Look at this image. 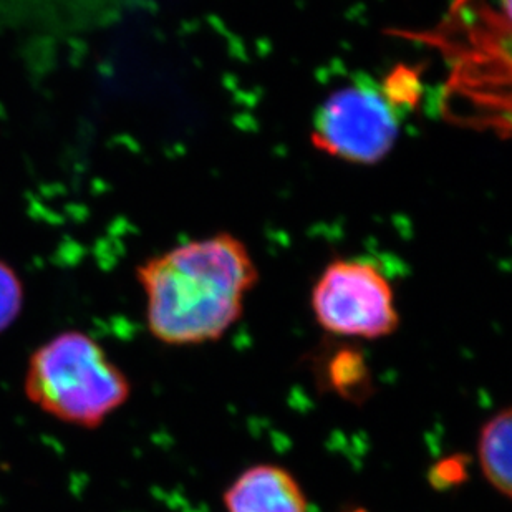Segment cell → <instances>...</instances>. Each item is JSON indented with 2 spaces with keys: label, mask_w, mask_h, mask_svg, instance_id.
I'll list each match as a JSON object with an SVG mask.
<instances>
[{
  "label": "cell",
  "mask_w": 512,
  "mask_h": 512,
  "mask_svg": "<svg viewBox=\"0 0 512 512\" xmlns=\"http://www.w3.org/2000/svg\"><path fill=\"white\" fill-rule=\"evenodd\" d=\"M136 277L151 335L165 345L193 347L218 342L239 322L259 271L241 239L218 232L146 259Z\"/></svg>",
  "instance_id": "6da1fadb"
},
{
  "label": "cell",
  "mask_w": 512,
  "mask_h": 512,
  "mask_svg": "<svg viewBox=\"0 0 512 512\" xmlns=\"http://www.w3.org/2000/svg\"><path fill=\"white\" fill-rule=\"evenodd\" d=\"M25 395L68 425L95 428L125 405L130 380L90 335L68 330L40 345L25 370Z\"/></svg>",
  "instance_id": "7a4b0ae2"
},
{
  "label": "cell",
  "mask_w": 512,
  "mask_h": 512,
  "mask_svg": "<svg viewBox=\"0 0 512 512\" xmlns=\"http://www.w3.org/2000/svg\"><path fill=\"white\" fill-rule=\"evenodd\" d=\"M405 103L397 87L370 78L343 85L315 113L312 143L337 160L377 165L398 141Z\"/></svg>",
  "instance_id": "3957f363"
},
{
  "label": "cell",
  "mask_w": 512,
  "mask_h": 512,
  "mask_svg": "<svg viewBox=\"0 0 512 512\" xmlns=\"http://www.w3.org/2000/svg\"><path fill=\"white\" fill-rule=\"evenodd\" d=\"M310 304L317 324L340 339H387L400 327L392 284L365 259L330 261L315 281Z\"/></svg>",
  "instance_id": "277c9868"
},
{
  "label": "cell",
  "mask_w": 512,
  "mask_h": 512,
  "mask_svg": "<svg viewBox=\"0 0 512 512\" xmlns=\"http://www.w3.org/2000/svg\"><path fill=\"white\" fill-rule=\"evenodd\" d=\"M226 512H309L304 489L289 469L254 464L223 494Z\"/></svg>",
  "instance_id": "5b68a950"
},
{
  "label": "cell",
  "mask_w": 512,
  "mask_h": 512,
  "mask_svg": "<svg viewBox=\"0 0 512 512\" xmlns=\"http://www.w3.org/2000/svg\"><path fill=\"white\" fill-rule=\"evenodd\" d=\"M320 357L319 380L327 392L355 405H362L372 395V370L362 348L340 343Z\"/></svg>",
  "instance_id": "8992f818"
},
{
  "label": "cell",
  "mask_w": 512,
  "mask_h": 512,
  "mask_svg": "<svg viewBox=\"0 0 512 512\" xmlns=\"http://www.w3.org/2000/svg\"><path fill=\"white\" fill-rule=\"evenodd\" d=\"M512 410L494 413L479 430L478 463L484 478L501 496L512 494Z\"/></svg>",
  "instance_id": "52a82bcc"
},
{
  "label": "cell",
  "mask_w": 512,
  "mask_h": 512,
  "mask_svg": "<svg viewBox=\"0 0 512 512\" xmlns=\"http://www.w3.org/2000/svg\"><path fill=\"white\" fill-rule=\"evenodd\" d=\"M24 305V287L7 262L0 261V334L9 329Z\"/></svg>",
  "instance_id": "ba28073f"
},
{
  "label": "cell",
  "mask_w": 512,
  "mask_h": 512,
  "mask_svg": "<svg viewBox=\"0 0 512 512\" xmlns=\"http://www.w3.org/2000/svg\"><path fill=\"white\" fill-rule=\"evenodd\" d=\"M471 459L463 453L445 456L433 463L428 471V481L436 491L459 488L469 479Z\"/></svg>",
  "instance_id": "9c48e42d"
},
{
  "label": "cell",
  "mask_w": 512,
  "mask_h": 512,
  "mask_svg": "<svg viewBox=\"0 0 512 512\" xmlns=\"http://www.w3.org/2000/svg\"><path fill=\"white\" fill-rule=\"evenodd\" d=\"M343 512H368V511L365 508H352V509H347V511H343Z\"/></svg>",
  "instance_id": "30bf717a"
}]
</instances>
